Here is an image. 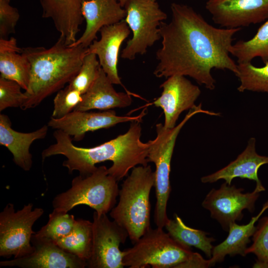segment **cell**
I'll return each mask as SVG.
<instances>
[{"mask_svg":"<svg viewBox=\"0 0 268 268\" xmlns=\"http://www.w3.org/2000/svg\"><path fill=\"white\" fill-rule=\"evenodd\" d=\"M171 9L170 22H162L159 27L162 46L156 53V77L189 76L212 90L216 83L212 69L238 73L237 64L230 58L229 50L234 35L241 28L214 27L185 4L173 2Z\"/></svg>","mask_w":268,"mask_h":268,"instance_id":"cell-1","label":"cell"},{"mask_svg":"<svg viewBox=\"0 0 268 268\" xmlns=\"http://www.w3.org/2000/svg\"><path fill=\"white\" fill-rule=\"evenodd\" d=\"M141 135L140 122L134 121L126 133L95 147L84 148L74 145L70 136L56 130L53 136L56 142L43 150L42 158L44 161L53 155H63L67 158L63 166L68 173L78 171L82 176L93 173L97 168L96 164L111 161L113 164L108 168L109 174L119 181L134 167L148 165L149 143L143 142Z\"/></svg>","mask_w":268,"mask_h":268,"instance_id":"cell-2","label":"cell"},{"mask_svg":"<svg viewBox=\"0 0 268 268\" xmlns=\"http://www.w3.org/2000/svg\"><path fill=\"white\" fill-rule=\"evenodd\" d=\"M87 48L67 45L59 37L50 48H22L21 53L27 58L31 67L28 88L24 92L26 99L20 108H35L68 84L79 71Z\"/></svg>","mask_w":268,"mask_h":268,"instance_id":"cell-3","label":"cell"},{"mask_svg":"<svg viewBox=\"0 0 268 268\" xmlns=\"http://www.w3.org/2000/svg\"><path fill=\"white\" fill-rule=\"evenodd\" d=\"M154 183L155 173L150 165L133 168L119 190L118 204L110 213L127 230L134 243L151 228L150 193Z\"/></svg>","mask_w":268,"mask_h":268,"instance_id":"cell-4","label":"cell"},{"mask_svg":"<svg viewBox=\"0 0 268 268\" xmlns=\"http://www.w3.org/2000/svg\"><path fill=\"white\" fill-rule=\"evenodd\" d=\"M123 252V265L130 268H186L200 254L159 227L150 228Z\"/></svg>","mask_w":268,"mask_h":268,"instance_id":"cell-5","label":"cell"},{"mask_svg":"<svg viewBox=\"0 0 268 268\" xmlns=\"http://www.w3.org/2000/svg\"><path fill=\"white\" fill-rule=\"evenodd\" d=\"M204 113L210 116L215 112L202 109L201 104L189 110L183 120L172 129L166 128L164 125H156V136L148 141L147 159L155 166V183L156 202L154 211V222L157 227L163 228L169 218L167 205L171 188L170 181L171 161L177 137L184 125L193 116Z\"/></svg>","mask_w":268,"mask_h":268,"instance_id":"cell-6","label":"cell"},{"mask_svg":"<svg viewBox=\"0 0 268 268\" xmlns=\"http://www.w3.org/2000/svg\"><path fill=\"white\" fill-rule=\"evenodd\" d=\"M118 182L105 166L98 167L88 176L74 178L70 188L54 198L53 208L67 212L77 205L85 204L99 215L107 214L114 207L119 196Z\"/></svg>","mask_w":268,"mask_h":268,"instance_id":"cell-7","label":"cell"},{"mask_svg":"<svg viewBox=\"0 0 268 268\" xmlns=\"http://www.w3.org/2000/svg\"><path fill=\"white\" fill-rule=\"evenodd\" d=\"M124 8L125 21L133 36L123 50L121 57L132 60L137 55H143L161 38L159 26L167 14L157 2L152 0H127Z\"/></svg>","mask_w":268,"mask_h":268,"instance_id":"cell-8","label":"cell"},{"mask_svg":"<svg viewBox=\"0 0 268 268\" xmlns=\"http://www.w3.org/2000/svg\"><path fill=\"white\" fill-rule=\"evenodd\" d=\"M43 213L42 208L33 209L31 203L17 211L13 203H7L0 213V256L17 258L32 253V226Z\"/></svg>","mask_w":268,"mask_h":268,"instance_id":"cell-9","label":"cell"},{"mask_svg":"<svg viewBox=\"0 0 268 268\" xmlns=\"http://www.w3.org/2000/svg\"><path fill=\"white\" fill-rule=\"evenodd\" d=\"M92 244L90 258L87 261L89 268H123L124 252L119 248L129 237L126 229L106 214L93 212Z\"/></svg>","mask_w":268,"mask_h":268,"instance_id":"cell-10","label":"cell"},{"mask_svg":"<svg viewBox=\"0 0 268 268\" xmlns=\"http://www.w3.org/2000/svg\"><path fill=\"white\" fill-rule=\"evenodd\" d=\"M243 190L225 182L218 189H211L202 202V207L209 211L211 217L226 231L231 223L242 219L243 210L250 212L255 210L260 192L256 188L251 193H243Z\"/></svg>","mask_w":268,"mask_h":268,"instance_id":"cell-11","label":"cell"},{"mask_svg":"<svg viewBox=\"0 0 268 268\" xmlns=\"http://www.w3.org/2000/svg\"><path fill=\"white\" fill-rule=\"evenodd\" d=\"M205 8L214 22L226 28H241L268 18V0H207Z\"/></svg>","mask_w":268,"mask_h":268,"instance_id":"cell-12","label":"cell"},{"mask_svg":"<svg viewBox=\"0 0 268 268\" xmlns=\"http://www.w3.org/2000/svg\"><path fill=\"white\" fill-rule=\"evenodd\" d=\"M145 115L144 111L135 116L116 115L112 110L99 112L73 111L60 119L51 118L48 126L55 130H61L72 136V140H82L88 132L108 129L117 124L128 122H141Z\"/></svg>","mask_w":268,"mask_h":268,"instance_id":"cell-13","label":"cell"},{"mask_svg":"<svg viewBox=\"0 0 268 268\" xmlns=\"http://www.w3.org/2000/svg\"><path fill=\"white\" fill-rule=\"evenodd\" d=\"M161 95L152 104L163 110L164 126L172 129L176 126L180 114L190 110L201 94L200 88L193 84L185 76L174 75L168 78L160 86Z\"/></svg>","mask_w":268,"mask_h":268,"instance_id":"cell-14","label":"cell"},{"mask_svg":"<svg viewBox=\"0 0 268 268\" xmlns=\"http://www.w3.org/2000/svg\"><path fill=\"white\" fill-rule=\"evenodd\" d=\"M34 248L30 255L0 262L1 267L22 268H84L86 261L59 247L53 241L33 234L31 239Z\"/></svg>","mask_w":268,"mask_h":268,"instance_id":"cell-15","label":"cell"},{"mask_svg":"<svg viewBox=\"0 0 268 268\" xmlns=\"http://www.w3.org/2000/svg\"><path fill=\"white\" fill-rule=\"evenodd\" d=\"M100 39L94 40L87 48L86 53L95 54L100 65L113 84L122 85L118 71L120 47L129 36L131 30L125 20L102 27Z\"/></svg>","mask_w":268,"mask_h":268,"instance_id":"cell-16","label":"cell"},{"mask_svg":"<svg viewBox=\"0 0 268 268\" xmlns=\"http://www.w3.org/2000/svg\"><path fill=\"white\" fill-rule=\"evenodd\" d=\"M82 13L85 28L82 35L70 46H88L97 39V34L106 26L124 20L126 12L118 0H88L83 2Z\"/></svg>","mask_w":268,"mask_h":268,"instance_id":"cell-17","label":"cell"},{"mask_svg":"<svg viewBox=\"0 0 268 268\" xmlns=\"http://www.w3.org/2000/svg\"><path fill=\"white\" fill-rule=\"evenodd\" d=\"M268 164V156L260 155L256 151V139L251 138L245 149L234 161L216 172L202 177L203 183H212L223 179L230 185L233 179L240 178L255 181L256 189L260 192L265 191L258 177L261 166Z\"/></svg>","mask_w":268,"mask_h":268,"instance_id":"cell-18","label":"cell"},{"mask_svg":"<svg viewBox=\"0 0 268 268\" xmlns=\"http://www.w3.org/2000/svg\"><path fill=\"white\" fill-rule=\"evenodd\" d=\"M88 0H40L42 17L50 18L56 30L68 45L74 43L84 17L82 4Z\"/></svg>","mask_w":268,"mask_h":268,"instance_id":"cell-19","label":"cell"},{"mask_svg":"<svg viewBox=\"0 0 268 268\" xmlns=\"http://www.w3.org/2000/svg\"><path fill=\"white\" fill-rule=\"evenodd\" d=\"M48 126L44 125L35 131L21 133L13 130L9 117L0 115V144L6 147L13 155L14 163L23 170L29 171L32 165L30 147L36 140L44 138Z\"/></svg>","mask_w":268,"mask_h":268,"instance_id":"cell-20","label":"cell"},{"mask_svg":"<svg viewBox=\"0 0 268 268\" xmlns=\"http://www.w3.org/2000/svg\"><path fill=\"white\" fill-rule=\"evenodd\" d=\"M101 67L98 75L89 88L82 94V100L73 111L91 110L106 111L115 108H125L132 102L130 92H118Z\"/></svg>","mask_w":268,"mask_h":268,"instance_id":"cell-21","label":"cell"},{"mask_svg":"<svg viewBox=\"0 0 268 268\" xmlns=\"http://www.w3.org/2000/svg\"><path fill=\"white\" fill-rule=\"evenodd\" d=\"M267 209L268 200L264 204L259 213L252 217L247 224L239 225L235 222L229 225L227 238L213 248L212 256L209 259L210 267L217 263L222 262L227 255L234 256L240 255L243 257L246 255L247 245L251 241L250 238L257 229V227L255 224Z\"/></svg>","mask_w":268,"mask_h":268,"instance_id":"cell-22","label":"cell"},{"mask_svg":"<svg viewBox=\"0 0 268 268\" xmlns=\"http://www.w3.org/2000/svg\"><path fill=\"white\" fill-rule=\"evenodd\" d=\"M21 51L14 38L0 39V77L16 82L26 91L29 84L31 66Z\"/></svg>","mask_w":268,"mask_h":268,"instance_id":"cell-23","label":"cell"},{"mask_svg":"<svg viewBox=\"0 0 268 268\" xmlns=\"http://www.w3.org/2000/svg\"><path fill=\"white\" fill-rule=\"evenodd\" d=\"M169 235L178 242L187 247H194L202 251L208 258H211L213 247V237L201 230L187 226L176 214L174 219H169L164 227Z\"/></svg>","mask_w":268,"mask_h":268,"instance_id":"cell-24","label":"cell"},{"mask_svg":"<svg viewBox=\"0 0 268 268\" xmlns=\"http://www.w3.org/2000/svg\"><path fill=\"white\" fill-rule=\"evenodd\" d=\"M65 251L86 262L90 258L92 244V222L78 219L71 232L54 242Z\"/></svg>","mask_w":268,"mask_h":268,"instance_id":"cell-25","label":"cell"},{"mask_svg":"<svg viewBox=\"0 0 268 268\" xmlns=\"http://www.w3.org/2000/svg\"><path fill=\"white\" fill-rule=\"evenodd\" d=\"M229 52L237 59L238 64L251 62L257 57L264 63L268 62V18L252 38L232 44Z\"/></svg>","mask_w":268,"mask_h":268,"instance_id":"cell-26","label":"cell"},{"mask_svg":"<svg viewBox=\"0 0 268 268\" xmlns=\"http://www.w3.org/2000/svg\"><path fill=\"white\" fill-rule=\"evenodd\" d=\"M238 77L240 84L238 91H245L268 93V62L262 67H257L251 62L237 64Z\"/></svg>","mask_w":268,"mask_h":268,"instance_id":"cell-27","label":"cell"},{"mask_svg":"<svg viewBox=\"0 0 268 268\" xmlns=\"http://www.w3.org/2000/svg\"><path fill=\"white\" fill-rule=\"evenodd\" d=\"M76 220L73 215L64 211L54 208L49 215L47 223L34 235L39 238H46L54 242L67 236L73 230Z\"/></svg>","mask_w":268,"mask_h":268,"instance_id":"cell-28","label":"cell"},{"mask_svg":"<svg viewBox=\"0 0 268 268\" xmlns=\"http://www.w3.org/2000/svg\"><path fill=\"white\" fill-rule=\"evenodd\" d=\"M101 67L95 54L86 53L79 71L67 85L83 94L95 80Z\"/></svg>","mask_w":268,"mask_h":268,"instance_id":"cell-29","label":"cell"},{"mask_svg":"<svg viewBox=\"0 0 268 268\" xmlns=\"http://www.w3.org/2000/svg\"><path fill=\"white\" fill-rule=\"evenodd\" d=\"M257 227L253 243L246 249V254L252 253L256 256L253 268H268V216L261 219Z\"/></svg>","mask_w":268,"mask_h":268,"instance_id":"cell-30","label":"cell"},{"mask_svg":"<svg viewBox=\"0 0 268 268\" xmlns=\"http://www.w3.org/2000/svg\"><path fill=\"white\" fill-rule=\"evenodd\" d=\"M82 100V94L68 85L58 91L54 99L52 117L62 118L73 111Z\"/></svg>","mask_w":268,"mask_h":268,"instance_id":"cell-31","label":"cell"},{"mask_svg":"<svg viewBox=\"0 0 268 268\" xmlns=\"http://www.w3.org/2000/svg\"><path fill=\"white\" fill-rule=\"evenodd\" d=\"M16 82L0 77V111L7 108L20 107L26 99Z\"/></svg>","mask_w":268,"mask_h":268,"instance_id":"cell-32","label":"cell"},{"mask_svg":"<svg viewBox=\"0 0 268 268\" xmlns=\"http://www.w3.org/2000/svg\"><path fill=\"white\" fill-rule=\"evenodd\" d=\"M10 0H0V39H7L15 33L19 19L17 8L10 5Z\"/></svg>","mask_w":268,"mask_h":268,"instance_id":"cell-33","label":"cell"},{"mask_svg":"<svg viewBox=\"0 0 268 268\" xmlns=\"http://www.w3.org/2000/svg\"><path fill=\"white\" fill-rule=\"evenodd\" d=\"M118 1L120 2V3L121 4V6L124 7L127 0H118Z\"/></svg>","mask_w":268,"mask_h":268,"instance_id":"cell-34","label":"cell"},{"mask_svg":"<svg viewBox=\"0 0 268 268\" xmlns=\"http://www.w3.org/2000/svg\"><path fill=\"white\" fill-rule=\"evenodd\" d=\"M152 0L156 1V0Z\"/></svg>","mask_w":268,"mask_h":268,"instance_id":"cell-35","label":"cell"}]
</instances>
